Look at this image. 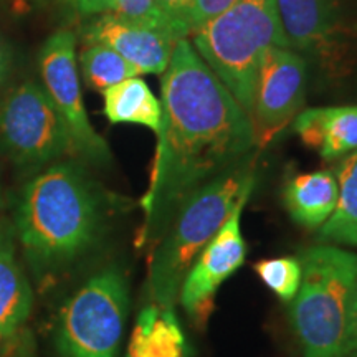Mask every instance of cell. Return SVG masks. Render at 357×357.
<instances>
[{
  "mask_svg": "<svg viewBox=\"0 0 357 357\" xmlns=\"http://www.w3.org/2000/svg\"><path fill=\"white\" fill-rule=\"evenodd\" d=\"M189 2L190 0H158L159 10L164 13V17H166L171 33H172V20L176 19V15H178V12H181Z\"/></svg>",
  "mask_w": 357,
  "mask_h": 357,
  "instance_id": "d4e9b609",
  "label": "cell"
},
{
  "mask_svg": "<svg viewBox=\"0 0 357 357\" xmlns=\"http://www.w3.org/2000/svg\"><path fill=\"white\" fill-rule=\"evenodd\" d=\"M253 189L255 185H250L243 192L222 229L195 258L178 289L177 300L182 310L199 329H204L212 316L218 289L238 271L247 258L248 248L242 234V213Z\"/></svg>",
  "mask_w": 357,
  "mask_h": 357,
  "instance_id": "9c48e42d",
  "label": "cell"
},
{
  "mask_svg": "<svg viewBox=\"0 0 357 357\" xmlns=\"http://www.w3.org/2000/svg\"><path fill=\"white\" fill-rule=\"evenodd\" d=\"M42 86L68 128L75 153L96 166L108 164V142L95 131L84 108L79 84L77 35L61 29L45 40L38 55Z\"/></svg>",
  "mask_w": 357,
  "mask_h": 357,
  "instance_id": "ba28073f",
  "label": "cell"
},
{
  "mask_svg": "<svg viewBox=\"0 0 357 357\" xmlns=\"http://www.w3.org/2000/svg\"><path fill=\"white\" fill-rule=\"evenodd\" d=\"M276 10L291 50L306 53L324 70H336L346 45L337 0H276Z\"/></svg>",
  "mask_w": 357,
  "mask_h": 357,
  "instance_id": "8fae6325",
  "label": "cell"
},
{
  "mask_svg": "<svg viewBox=\"0 0 357 357\" xmlns=\"http://www.w3.org/2000/svg\"><path fill=\"white\" fill-rule=\"evenodd\" d=\"M341 357H357V283L354 293H352L349 321H347V331Z\"/></svg>",
  "mask_w": 357,
  "mask_h": 357,
  "instance_id": "cb8c5ba5",
  "label": "cell"
},
{
  "mask_svg": "<svg viewBox=\"0 0 357 357\" xmlns=\"http://www.w3.org/2000/svg\"><path fill=\"white\" fill-rule=\"evenodd\" d=\"M102 202L95 182L75 160H60L22 190L17 238L35 270H53L83 255L96 242Z\"/></svg>",
  "mask_w": 357,
  "mask_h": 357,
  "instance_id": "7a4b0ae2",
  "label": "cell"
},
{
  "mask_svg": "<svg viewBox=\"0 0 357 357\" xmlns=\"http://www.w3.org/2000/svg\"><path fill=\"white\" fill-rule=\"evenodd\" d=\"M0 205H2V195H0Z\"/></svg>",
  "mask_w": 357,
  "mask_h": 357,
  "instance_id": "4316f807",
  "label": "cell"
},
{
  "mask_svg": "<svg viewBox=\"0 0 357 357\" xmlns=\"http://www.w3.org/2000/svg\"><path fill=\"white\" fill-rule=\"evenodd\" d=\"M82 40L113 48L139 75H162L177 43L164 30L121 19L111 12L93 17L82 30Z\"/></svg>",
  "mask_w": 357,
  "mask_h": 357,
  "instance_id": "7c38bea8",
  "label": "cell"
},
{
  "mask_svg": "<svg viewBox=\"0 0 357 357\" xmlns=\"http://www.w3.org/2000/svg\"><path fill=\"white\" fill-rule=\"evenodd\" d=\"M190 38L197 55L248 116L263 56L271 48H289L276 0H238Z\"/></svg>",
  "mask_w": 357,
  "mask_h": 357,
  "instance_id": "277c9868",
  "label": "cell"
},
{
  "mask_svg": "<svg viewBox=\"0 0 357 357\" xmlns=\"http://www.w3.org/2000/svg\"><path fill=\"white\" fill-rule=\"evenodd\" d=\"M306 95V60L291 48H271L258 70L252 118L258 139L268 141L300 113Z\"/></svg>",
  "mask_w": 357,
  "mask_h": 357,
  "instance_id": "30bf717a",
  "label": "cell"
},
{
  "mask_svg": "<svg viewBox=\"0 0 357 357\" xmlns=\"http://www.w3.org/2000/svg\"><path fill=\"white\" fill-rule=\"evenodd\" d=\"M294 132L324 160H337L357 151V106H326L300 111Z\"/></svg>",
  "mask_w": 357,
  "mask_h": 357,
  "instance_id": "4fadbf2b",
  "label": "cell"
},
{
  "mask_svg": "<svg viewBox=\"0 0 357 357\" xmlns=\"http://www.w3.org/2000/svg\"><path fill=\"white\" fill-rule=\"evenodd\" d=\"M129 310L128 280L111 266L93 275L63 306L56 344L63 357H116Z\"/></svg>",
  "mask_w": 357,
  "mask_h": 357,
  "instance_id": "8992f818",
  "label": "cell"
},
{
  "mask_svg": "<svg viewBox=\"0 0 357 357\" xmlns=\"http://www.w3.org/2000/svg\"><path fill=\"white\" fill-rule=\"evenodd\" d=\"M250 185H255V169L252 160H247L199 187L178 205L151 255L147 273L151 305L176 307L187 271Z\"/></svg>",
  "mask_w": 357,
  "mask_h": 357,
  "instance_id": "3957f363",
  "label": "cell"
},
{
  "mask_svg": "<svg viewBox=\"0 0 357 357\" xmlns=\"http://www.w3.org/2000/svg\"><path fill=\"white\" fill-rule=\"evenodd\" d=\"M0 149L20 167H42L77 154L65 121L33 79L8 89L0 101Z\"/></svg>",
  "mask_w": 357,
  "mask_h": 357,
  "instance_id": "52a82bcc",
  "label": "cell"
},
{
  "mask_svg": "<svg viewBox=\"0 0 357 357\" xmlns=\"http://www.w3.org/2000/svg\"><path fill=\"white\" fill-rule=\"evenodd\" d=\"M126 357H190V347L176 310L147 305L137 316Z\"/></svg>",
  "mask_w": 357,
  "mask_h": 357,
  "instance_id": "2e32d148",
  "label": "cell"
},
{
  "mask_svg": "<svg viewBox=\"0 0 357 357\" xmlns=\"http://www.w3.org/2000/svg\"><path fill=\"white\" fill-rule=\"evenodd\" d=\"M162 129L158 134L141 242H158L194 190L253 159L260 144L252 119L190 40H178L162 73Z\"/></svg>",
  "mask_w": 357,
  "mask_h": 357,
  "instance_id": "6da1fadb",
  "label": "cell"
},
{
  "mask_svg": "<svg viewBox=\"0 0 357 357\" xmlns=\"http://www.w3.org/2000/svg\"><path fill=\"white\" fill-rule=\"evenodd\" d=\"M298 258L303 278L289 303V318L303 357H341L357 283V253L318 243Z\"/></svg>",
  "mask_w": 357,
  "mask_h": 357,
  "instance_id": "5b68a950",
  "label": "cell"
},
{
  "mask_svg": "<svg viewBox=\"0 0 357 357\" xmlns=\"http://www.w3.org/2000/svg\"><path fill=\"white\" fill-rule=\"evenodd\" d=\"M111 13L121 17V19L164 30L172 37L166 17L159 10L158 0H116V7Z\"/></svg>",
  "mask_w": 357,
  "mask_h": 357,
  "instance_id": "7402d4cb",
  "label": "cell"
},
{
  "mask_svg": "<svg viewBox=\"0 0 357 357\" xmlns=\"http://www.w3.org/2000/svg\"><path fill=\"white\" fill-rule=\"evenodd\" d=\"M13 225L0 218V347L10 344L30 318L33 294L17 260Z\"/></svg>",
  "mask_w": 357,
  "mask_h": 357,
  "instance_id": "5bb4252c",
  "label": "cell"
},
{
  "mask_svg": "<svg viewBox=\"0 0 357 357\" xmlns=\"http://www.w3.org/2000/svg\"><path fill=\"white\" fill-rule=\"evenodd\" d=\"M78 63L88 86L100 93L124 79L139 77L119 53L101 43H84Z\"/></svg>",
  "mask_w": 357,
  "mask_h": 357,
  "instance_id": "d6986e66",
  "label": "cell"
},
{
  "mask_svg": "<svg viewBox=\"0 0 357 357\" xmlns=\"http://www.w3.org/2000/svg\"><path fill=\"white\" fill-rule=\"evenodd\" d=\"M68 10L82 17H98L114 10L116 0H58Z\"/></svg>",
  "mask_w": 357,
  "mask_h": 357,
  "instance_id": "603a6c76",
  "label": "cell"
},
{
  "mask_svg": "<svg viewBox=\"0 0 357 357\" xmlns=\"http://www.w3.org/2000/svg\"><path fill=\"white\" fill-rule=\"evenodd\" d=\"M339 187L333 171L296 174L283 187V205L298 225L319 230L333 215Z\"/></svg>",
  "mask_w": 357,
  "mask_h": 357,
  "instance_id": "9a60e30c",
  "label": "cell"
},
{
  "mask_svg": "<svg viewBox=\"0 0 357 357\" xmlns=\"http://www.w3.org/2000/svg\"><path fill=\"white\" fill-rule=\"evenodd\" d=\"M12 70V52L6 40L0 35V89L7 83Z\"/></svg>",
  "mask_w": 357,
  "mask_h": 357,
  "instance_id": "484cf974",
  "label": "cell"
},
{
  "mask_svg": "<svg viewBox=\"0 0 357 357\" xmlns=\"http://www.w3.org/2000/svg\"><path fill=\"white\" fill-rule=\"evenodd\" d=\"M258 280L283 303H291L301 287L303 266L298 257L265 258L253 266Z\"/></svg>",
  "mask_w": 357,
  "mask_h": 357,
  "instance_id": "ffe728a7",
  "label": "cell"
},
{
  "mask_svg": "<svg viewBox=\"0 0 357 357\" xmlns=\"http://www.w3.org/2000/svg\"><path fill=\"white\" fill-rule=\"evenodd\" d=\"M236 2L238 0H190L172 20L174 38L178 42L192 37L204 25L234 7Z\"/></svg>",
  "mask_w": 357,
  "mask_h": 357,
  "instance_id": "44dd1931",
  "label": "cell"
},
{
  "mask_svg": "<svg viewBox=\"0 0 357 357\" xmlns=\"http://www.w3.org/2000/svg\"><path fill=\"white\" fill-rule=\"evenodd\" d=\"M102 113L111 124H139L154 131L155 136L162 129V102L139 77L105 89Z\"/></svg>",
  "mask_w": 357,
  "mask_h": 357,
  "instance_id": "e0dca14e",
  "label": "cell"
},
{
  "mask_svg": "<svg viewBox=\"0 0 357 357\" xmlns=\"http://www.w3.org/2000/svg\"><path fill=\"white\" fill-rule=\"evenodd\" d=\"M337 204L329 220L318 231L319 243L357 247V151L341 159L336 167Z\"/></svg>",
  "mask_w": 357,
  "mask_h": 357,
  "instance_id": "ac0fdd59",
  "label": "cell"
}]
</instances>
